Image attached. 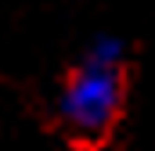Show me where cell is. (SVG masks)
Masks as SVG:
<instances>
[{
	"label": "cell",
	"mask_w": 155,
	"mask_h": 151,
	"mask_svg": "<svg viewBox=\"0 0 155 151\" xmlns=\"http://www.w3.org/2000/svg\"><path fill=\"white\" fill-rule=\"evenodd\" d=\"M130 47L116 33H97L83 47L54 94V119L76 151H101L116 137L126 112Z\"/></svg>",
	"instance_id": "cell-1"
}]
</instances>
